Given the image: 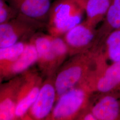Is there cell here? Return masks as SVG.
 <instances>
[{"mask_svg": "<svg viewBox=\"0 0 120 120\" xmlns=\"http://www.w3.org/2000/svg\"><path fill=\"white\" fill-rule=\"evenodd\" d=\"M85 13L77 0H54L47 22L50 35L61 36L81 23Z\"/></svg>", "mask_w": 120, "mask_h": 120, "instance_id": "cell-1", "label": "cell"}, {"mask_svg": "<svg viewBox=\"0 0 120 120\" xmlns=\"http://www.w3.org/2000/svg\"><path fill=\"white\" fill-rule=\"evenodd\" d=\"M95 54L83 53L58 73L54 83L57 97L86 82L93 71L91 66L96 60Z\"/></svg>", "mask_w": 120, "mask_h": 120, "instance_id": "cell-2", "label": "cell"}, {"mask_svg": "<svg viewBox=\"0 0 120 120\" xmlns=\"http://www.w3.org/2000/svg\"><path fill=\"white\" fill-rule=\"evenodd\" d=\"M102 53L98 55L95 69L86 84L93 92L120 94V62L108 64Z\"/></svg>", "mask_w": 120, "mask_h": 120, "instance_id": "cell-3", "label": "cell"}, {"mask_svg": "<svg viewBox=\"0 0 120 120\" xmlns=\"http://www.w3.org/2000/svg\"><path fill=\"white\" fill-rule=\"evenodd\" d=\"M92 93L88 86L82 84L61 95L52 111V118L56 120L73 119L86 107Z\"/></svg>", "mask_w": 120, "mask_h": 120, "instance_id": "cell-4", "label": "cell"}, {"mask_svg": "<svg viewBox=\"0 0 120 120\" xmlns=\"http://www.w3.org/2000/svg\"><path fill=\"white\" fill-rule=\"evenodd\" d=\"M44 25L18 14L9 22L0 24V48L13 45L22 38L34 34L36 30Z\"/></svg>", "mask_w": 120, "mask_h": 120, "instance_id": "cell-5", "label": "cell"}, {"mask_svg": "<svg viewBox=\"0 0 120 120\" xmlns=\"http://www.w3.org/2000/svg\"><path fill=\"white\" fill-rule=\"evenodd\" d=\"M64 36L69 49L78 52L85 53L86 50L97 45V30L86 20L67 31Z\"/></svg>", "mask_w": 120, "mask_h": 120, "instance_id": "cell-6", "label": "cell"}, {"mask_svg": "<svg viewBox=\"0 0 120 120\" xmlns=\"http://www.w3.org/2000/svg\"><path fill=\"white\" fill-rule=\"evenodd\" d=\"M20 14L47 24L52 0H6Z\"/></svg>", "mask_w": 120, "mask_h": 120, "instance_id": "cell-7", "label": "cell"}, {"mask_svg": "<svg viewBox=\"0 0 120 120\" xmlns=\"http://www.w3.org/2000/svg\"><path fill=\"white\" fill-rule=\"evenodd\" d=\"M97 120H120V94H103L90 108Z\"/></svg>", "mask_w": 120, "mask_h": 120, "instance_id": "cell-8", "label": "cell"}, {"mask_svg": "<svg viewBox=\"0 0 120 120\" xmlns=\"http://www.w3.org/2000/svg\"><path fill=\"white\" fill-rule=\"evenodd\" d=\"M41 86L38 77L29 78L21 85L17 95L15 109L16 118H23L34 103Z\"/></svg>", "mask_w": 120, "mask_h": 120, "instance_id": "cell-9", "label": "cell"}, {"mask_svg": "<svg viewBox=\"0 0 120 120\" xmlns=\"http://www.w3.org/2000/svg\"><path fill=\"white\" fill-rule=\"evenodd\" d=\"M56 97L55 86L49 82L43 84L34 103L29 111L31 116L37 120L46 118L53 109Z\"/></svg>", "mask_w": 120, "mask_h": 120, "instance_id": "cell-10", "label": "cell"}, {"mask_svg": "<svg viewBox=\"0 0 120 120\" xmlns=\"http://www.w3.org/2000/svg\"><path fill=\"white\" fill-rule=\"evenodd\" d=\"M22 82H12L1 90L0 102V120H11L16 118L15 109L18 91Z\"/></svg>", "mask_w": 120, "mask_h": 120, "instance_id": "cell-11", "label": "cell"}, {"mask_svg": "<svg viewBox=\"0 0 120 120\" xmlns=\"http://www.w3.org/2000/svg\"><path fill=\"white\" fill-rule=\"evenodd\" d=\"M103 23L97 30V45H101L111 32L120 28V0H112Z\"/></svg>", "mask_w": 120, "mask_h": 120, "instance_id": "cell-12", "label": "cell"}, {"mask_svg": "<svg viewBox=\"0 0 120 120\" xmlns=\"http://www.w3.org/2000/svg\"><path fill=\"white\" fill-rule=\"evenodd\" d=\"M86 15V21L96 27L103 21L112 0H77Z\"/></svg>", "mask_w": 120, "mask_h": 120, "instance_id": "cell-13", "label": "cell"}, {"mask_svg": "<svg viewBox=\"0 0 120 120\" xmlns=\"http://www.w3.org/2000/svg\"><path fill=\"white\" fill-rule=\"evenodd\" d=\"M38 52L32 40L26 44V47L21 55L2 73L4 75L17 74L26 71L38 61Z\"/></svg>", "mask_w": 120, "mask_h": 120, "instance_id": "cell-14", "label": "cell"}, {"mask_svg": "<svg viewBox=\"0 0 120 120\" xmlns=\"http://www.w3.org/2000/svg\"><path fill=\"white\" fill-rule=\"evenodd\" d=\"M52 38L51 35H40L32 39L38 52V61L43 66L52 65L57 60L52 49Z\"/></svg>", "mask_w": 120, "mask_h": 120, "instance_id": "cell-15", "label": "cell"}, {"mask_svg": "<svg viewBox=\"0 0 120 120\" xmlns=\"http://www.w3.org/2000/svg\"><path fill=\"white\" fill-rule=\"evenodd\" d=\"M102 52L106 60L111 63L120 62V28L111 32L104 40Z\"/></svg>", "mask_w": 120, "mask_h": 120, "instance_id": "cell-16", "label": "cell"}, {"mask_svg": "<svg viewBox=\"0 0 120 120\" xmlns=\"http://www.w3.org/2000/svg\"><path fill=\"white\" fill-rule=\"evenodd\" d=\"M26 45V43L20 41L10 46L0 48L1 73L17 59L24 51Z\"/></svg>", "mask_w": 120, "mask_h": 120, "instance_id": "cell-17", "label": "cell"}, {"mask_svg": "<svg viewBox=\"0 0 120 120\" xmlns=\"http://www.w3.org/2000/svg\"><path fill=\"white\" fill-rule=\"evenodd\" d=\"M17 10L6 1L0 0V24L9 22L18 15Z\"/></svg>", "mask_w": 120, "mask_h": 120, "instance_id": "cell-18", "label": "cell"}, {"mask_svg": "<svg viewBox=\"0 0 120 120\" xmlns=\"http://www.w3.org/2000/svg\"><path fill=\"white\" fill-rule=\"evenodd\" d=\"M52 49L57 60L63 58L69 49L67 44L61 36H54L52 38Z\"/></svg>", "mask_w": 120, "mask_h": 120, "instance_id": "cell-19", "label": "cell"}, {"mask_svg": "<svg viewBox=\"0 0 120 120\" xmlns=\"http://www.w3.org/2000/svg\"><path fill=\"white\" fill-rule=\"evenodd\" d=\"M80 119L84 120H97L95 116L90 110L83 113Z\"/></svg>", "mask_w": 120, "mask_h": 120, "instance_id": "cell-20", "label": "cell"}]
</instances>
